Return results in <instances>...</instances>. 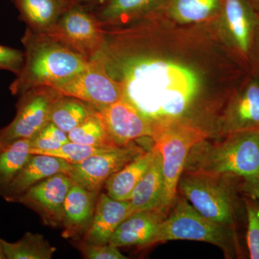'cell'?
Wrapping results in <instances>:
<instances>
[{"mask_svg":"<svg viewBox=\"0 0 259 259\" xmlns=\"http://www.w3.org/2000/svg\"><path fill=\"white\" fill-rule=\"evenodd\" d=\"M120 82L125 98L152 122L185 119L198 93L195 73L183 65L142 58L127 61Z\"/></svg>","mask_w":259,"mask_h":259,"instance_id":"obj_1","label":"cell"},{"mask_svg":"<svg viewBox=\"0 0 259 259\" xmlns=\"http://www.w3.org/2000/svg\"><path fill=\"white\" fill-rule=\"evenodd\" d=\"M24 63L10 84L12 95H20L30 89L52 86L82 71L88 64L83 56L47 34L26 28L21 39Z\"/></svg>","mask_w":259,"mask_h":259,"instance_id":"obj_2","label":"cell"},{"mask_svg":"<svg viewBox=\"0 0 259 259\" xmlns=\"http://www.w3.org/2000/svg\"><path fill=\"white\" fill-rule=\"evenodd\" d=\"M223 138L194 145L184 171L238 178L259 175V131H240Z\"/></svg>","mask_w":259,"mask_h":259,"instance_id":"obj_3","label":"cell"},{"mask_svg":"<svg viewBox=\"0 0 259 259\" xmlns=\"http://www.w3.org/2000/svg\"><path fill=\"white\" fill-rule=\"evenodd\" d=\"M241 179L183 171L178 190L204 217L238 231L246 222L243 196H238Z\"/></svg>","mask_w":259,"mask_h":259,"instance_id":"obj_4","label":"cell"},{"mask_svg":"<svg viewBox=\"0 0 259 259\" xmlns=\"http://www.w3.org/2000/svg\"><path fill=\"white\" fill-rule=\"evenodd\" d=\"M176 240L211 243L221 248L227 258L244 256L238 231L204 217L182 195L177 196L160 225L153 245Z\"/></svg>","mask_w":259,"mask_h":259,"instance_id":"obj_5","label":"cell"},{"mask_svg":"<svg viewBox=\"0 0 259 259\" xmlns=\"http://www.w3.org/2000/svg\"><path fill=\"white\" fill-rule=\"evenodd\" d=\"M151 139L161 155L163 196L161 208L169 212L178 192V183L192 147L208 139L203 128L186 119L152 124Z\"/></svg>","mask_w":259,"mask_h":259,"instance_id":"obj_6","label":"cell"},{"mask_svg":"<svg viewBox=\"0 0 259 259\" xmlns=\"http://www.w3.org/2000/svg\"><path fill=\"white\" fill-rule=\"evenodd\" d=\"M47 35L90 61L101 53L106 33L93 10L75 3Z\"/></svg>","mask_w":259,"mask_h":259,"instance_id":"obj_7","label":"cell"},{"mask_svg":"<svg viewBox=\"0 0 259 259\" xmlns=\"http://www.w3.org/2000/svg\"><path fill=\"white\" fill-rule=\"evenodd\" d=\"M61 95L76 97L103 108L125 97L123 83L110 76L100 56L88 61L78 74L51 86Z\"/></svg>","mask_w":259,"mask_h":259,"instance_id":"obj_8","label":"cell"},{"mask_svg":"<svg viewBox=\"0 0 259 259\" xmlns=\"http://www.w3.org/2000/svg\"><path fill=\"white\" fill-rule=\"evenodd\" d=\"M61 95L50 86L37 87L19 95L16 115L10 123L0 129V140L31 138L50 121L53 105Z\"/></svg>","mask_w":259,"mask_h":259,"instance_id":"obj_9","label":"cell"},{"mask_svg":"<svg viewBox=\"0 0 259 259\" xmlns=\"http://www.w3.org/2000/svg\"><path fill=\"white\" fill-rule=\"evenodd\" d=\"M144 152L142 148L133 143L125 146L109 148L79 163L72 164L69 177L73 183L100 193L110 177Z\"/></svg>","mask_w":259,"mask_h":259,"instance_id":"obj_10","label":"cell"},{"mask_svg":"<svg viewBox=\"0 0 259 259\" xmlns=\"http://www.w3.org/2000/svg\"><path fill=\"white\" fill-rule=\"evenodd\" d=\"M245 131H259V79L253 75L229 97L211 137Z\"/></svg>","mask_w":259,"mask_h":259,"instance_id":"obj_11","label":"cell"},{"mask_svg":"<svg viewBox=\"0 0 259 259\" xmlns=\"http://www.w3.org/2000/svg\"><path fill=\"white\" fill-rule=\"evenodd\" d=\"M221 30L225 40L243 62H248L259 14L245 0H221Z\"/></svg>","mask_w":259,"mask_h":259,"instance_id":"obj_12","label":"cell"},{"mask_svg":"<svg viewBox=\"0 0 259 259\" xmlns=\"http://www.w3.org/2000/svg\"><path fill=\"white\" fill-rule=\"evenodd\" d=\"M72 185L67 175L57 174L32 186L13 202L36 212L45 226L61 228L65 199Z\"/></svg>","mask_w":259,"mask_h":259,"instance_id":"obj_13","label":"cell"},{"mask_svg":"<svg viewBox=\"0 0 259 259\" xmlns=\"http://www.w3.org/2000/svg\"><path fill=\"white\" fill-rule=\"evenodd\" d=\"M97 110L117 146H127L135 140L152 136V122L125 97Z\"/></svg>","mask_w":259,"mask_h":259,"instance_id":"obj_14","label":"cell"},{"mask_svg":"<svg viewBox=\"0 0 259 259\" xmlns=\"http://www.w3.org/2000/svg\"><path fill=\"white\" fill-rule=\"evenodd\" d=\"M99 194L73 183L64 204L63 238L74 241L82 239L93 222Z\"/></svg>","mask_w":259,"mask_h":259,"instance_id":"obj_15","label":"cell"},{"mask_svg":"<svg viewBox=\"0 0 259 259\" xmlns=\"http://www.w3.org/2000/svg\"><path fill=\"white\" fill-rule=\"evenodd\" d=\"M167 214L161 207L133 212L117 227L110 243L118 248L151 246Z\"/></svg>","mask_w":259,"mask_h":259,"instance_id":"obj_16","label":"cell"},{"mask_svg":"<svg viewBox=\"0 0 259 259\" xmlns=\"http://www.w3.org/2000/svg\"><path fill=\"white\" fill-rule=\"evenodd\" d=\"M72 164L63 158L44 154H31L2 197L13 202L19 196L41 181L63 173L69 176Z\"/></svg>","mask_w":259,"mask_h":259,"instance_id":"obj_17","label":"cell"},{"mask_svg":"<svg viewBox=\"0 0 259 259\" xmlns=\"http://www.w3.org/2000/svg\"><path fill=\"white\" fill-rule=\"evenodd\" d=\"M131 201L117 200L107 193L99 194L91 226L81 241L90 245L110 243L117 227L131 214Z\"/></svg>","mask_w":259,"mask_h":259,"instance_id":"obj_18","label":"cell"},{"mask_svg":"<svg viewBox=\"0 0 259 259\" xmlns=\"http://www.w3.org/2000/svg\"><path fill=\"white\" fill-rule=\"evenodd\" d=\"M168 0H103L94 10L105 29L132 23L166 8Z\"/></svg>","mask_w":259,"mask_h":259,"instance_id":"obj_19","label":"cell"},{"mask_svg":"<svg viewBox=\"0 0 259 259\" xmlns=\"http://www.w3.org/2000/svg\"><path fill=\"white\" fill-rule=\"evenodd\" d=\"M20 20L36 33L48 34L61 17L75 4L72 0H11Z\"/></svg>","mask_w":259,"mask_h":259,"instance_id":"obj_20","label":"cell"},{"mask_svg":"<svg viewBox=\"0 0 259 259\" xmlns=\"http://www.w3.org/2000/svg\"><path fill=\"white\" fill-rule=\"evenodd\" d=\"M156 150L153 146L110 177L104 186L107 195L117 200H130L136 186L151 166Z\"/></svg>","mask_w":259,"mask_h":259,"instance_id":"obj_21","label":"cell"},{"mask_svg":"<svg viewBox=\"0 0 259 259\" xmlns=\"http://www.w3.org/2000/svg\"><path fill=\"white\" fill-rule=\"evenodd\" d=\"M163 196L162 158L157 148L151 166L136 186L130 199L131 214L138 211L161 207Z\"/></svg>","mask_w":259,"mask_h":259,"instance_id":"obj_22","label":"cell"},{"mask_svg":"<svg viewBox=\"0 0 259 259\" xmlns=\"http://www.w3.org/2000/svg\"><path fill=\"white\" fill-rule=\"evenodd\" d=\"M29 139L5 141L0 140V196H3L29 158Z\"/></svg>","mask_w":259,"mask_h":259,"instance_id":"obj_23","label":"cell"},{"mask_svg":"<svg viewBox=\"0 0 259 259\" xmlns=\"http://www.w3.org/2000/svg\"><path fill=\"white\" fill-rule=\"evenodd\" d=\"M96 112L88 102L61 95L53 105L50 121L68 134Z\"/></svg>","mask_w":259,"mask_h":259,"instance_id":"obj_24","label":"cell"},{"mask_svg":"<svg viewBox=\"0 0 259 259\" xmlns=\"http://www.w3.org/2000/svg\"><path fill=\"white\" fill-rule=\"evenodd\" d=\"M0 243L6 259H51L56 250L42 234L30 232L15 243L1 238Z\"/></svg>","mask_w":259,"mask_h":259,"instance_id":"obj_25","label":"cell"},{"mask_svg":"<svg viewBox=\"0 0 259 259\" xmlns=\"http://www.w3.org/2000/svg\"><path fill=\"white\" fill-rule=\"evenodd\" d=\"M166 8L178 23H199L219 15L221 0H168Z\"/></svg>","mask_w":259,"mask_h":259,"instance_id":"obj_26","label":"cell"},{"mask_svg":"<svg viewBox=\"0 0 259 259\" xmlns=\"http://www.w3.org/2000/svg\"><path fill=\"white\" fill-rule=\"evenodd\" d=\"M71 142L102 148L120 147L115 144L97 111L68 134Z\"/></svg>","mask_w":259,"mask_h":259,"instance_id":"obj_27","label":"cell"},{"mask_svg":"<svg viewBox=\"0 0 259 259\" xmlns=\"http://www.w3.org/2000/svg\"><path fill=\"white\" fill-rule=\"evenodd\" d=\"M246 214V243L250 258L259 259V200L243 194Z\"/></svg>","mask_w":259,"mask_h":259,"instance_id":"obj_28","label":"cell"},{"mask_svg":"<svg viewBox=\"0 0 259 259\" xmlns=\"http://www.w3.org/2000/svg\"><path fill=\"white\" fill-rule=\"evenodd\" d=\"M109 148H111L96 147V146H87V145L76 144V143L69 141L57 149L49 150V151L30 150V153L55 156V157L63 158L69 161L71 164H74L83 161L93 155L103 152Z\"/></svg>","mask_w":259,"mask_h":259,"instance_id":"obj_29","label":"cell"},{"mask_svg":"<svg viewBox=\"0 0 259 259\" xmlns=\"http://www.w3.org/2000/svg\"><path fill=\"white\" fill-rule=\"evenodd\" d=\"M30 150L49 151L59 148L69 142L68 134L49 121L29 139Z\"/></svg>","mask_w":259,"mask_h":259,"instance_id":"obj_30","label":"cell"},{"mask_svg":"<svg viewBox=\"0 0 259 259\" xmlns=\"http://www.w3.org/2000/svg\"><path fill=\"white\" fill-rule=\"evenodd\" d=\"M75 246L87 259H126L127 257L122 254L118 247L107 243L104 245H90L83 241H75Z\"/></svg>","mask_w":259,"mask_h":259,"instance_id":"obj_31","label":"cell"},{"mask_svg":"<svg viewBox=\"0 0 259 259\" xmlns=\"http://www.w3.org/2000/svg\"><path fill=\"white\" fill-rule=\"evenodd\" d=\"M24 59V51L0 45V71H10L16 76L21 71Z\"/></svg>","mask_w":259,"mask_h":259,"instance_id":"obj_32","label":"cell"},{"mask_svg":"<svg viewBox=\"0 0 259 259\" xmlns=\"http://www.w3.org/2000/svg\"><path fill=\"white\" fill-rule=\"evenodd\" d=\"M239 190L242 193L259 200V175L241 178L239 183Z\"/></svg>","mask_w":259,"mask_h":259,"instance_id":"obj_33","label":"cell"},{"mask_svg":"<svg viewBox=\"0 0 259 259\" xmlns=\"http://www.w3.org/2000/svg\"><path fill=\"white\" fill-rule=\"evenodd\" d=\"M248 64L253 70V76L259 79V23L255 31L253 44L250 49Z\"/></svg>","mask_w":259,"mask_h":259,"instance_id":"obj_34","label":"cell"},{"mask_svg":"<svg viewBox=\"0 0 259 259\" xmlns=\"http://www.w3.org/2000/svg\"><path fill=\"white\" fill-rule=\"evenodd\" d=\"M259 14V0H245Z\"/></svg>","mask_w":259,"mask_h":259,"instance_id":"obj_35","label":"cell"},{"mask_svg":"<svg viewBox=\"0 0 259 259\" xmlns=\"http://www.w3.org/2000/svg\"><path fill=\"white\" fill-rule=\"evenodd\" d=\"M72 1L76 3H79V4H83V3H95V4H97V3H101L103 0H72Z\"/></svg>","mask_w":259,"mask_h":259,"instance_id":"obj_36","label":"cell"},{"mask_svg":"<svg viewBox=\"0 0 259 259\" xmlns=\"http://www.w3.org/2000/svg\"><path fill=\"white\" fill-rule=\"evenodd\" d=\"M0 259L5 258L4 252H3V246H2L1 243H0Z\"/></svg>","mask_w":259,"mask_h":259,"instance_id":"obj_37","label":"cell"}]
</instances>
